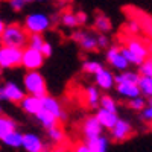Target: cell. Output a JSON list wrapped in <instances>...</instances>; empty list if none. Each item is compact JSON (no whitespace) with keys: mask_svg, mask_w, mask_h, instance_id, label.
<instances>
[{"mask_svg":"<svg viewBox=\"0 0 152 152\" xmlns=\"http://www.w3.org/2000/svg\"><path fill=\"white\" fill-rule=\"evenodd\" d=\"M21 137H23V134L18 129H15V131H12L11 134H8L5 137L3 140H2V143L6 145V146H9V148L17 149V148H21Z\"/></svg>","mask_w":152,"mask_h":152,"instance_id":"cell-23","label":"cell"},{"mask_svg":"<svg viewBox=\"0 0 152 152\" xmlns=\"http://www.w3.org/2000/svg\"><path fill=\"white\" fill-rule=\"evenodd\" d=\"M3 88V96H5V100H8V102L11 104H20L23 97L26 96V93H24V90L15 82H6L5 85H2Z\"/></svg>","mask_w":152,"mask_h":152,"instance_id":"cell-11","label":"cell"},{"mask_svg":"<svg viewBox=\"0 0 152 152\" xmlns=\"http://www.w3.org/2000/svg\"><path fill=\"white\" fill-rule=\"evenodd\" d=\"M120 53H122V56L126 59V62H128V64H134V59H132V55L129 53V50L126 49L125 46H122L120 47Z\"/></svg>","mask_w":152,"mask_h":152,"instance_id":"cell-38","label":"cell"},{"mask_svg":"<svg viewBox=\"0 0 152 152\" xmlns=\"http://www.w3.org/2000/svg\"><path fill=\"white\" fill-rule=\"evenodd\" d=\"M102 126L99 125L96 116H88L82 122V134L85 137V140H91L99 135H102Z\"/></svg>","mask_w":152,"mask_h":152,"instance_id":"cell-12","label":"cell"},{"mask_svg":"<svg viewBox=\"0 0 152 152\" xmlns=\"http://www.w3.org/2000/svg\"><path fill=\"white\" fill-rule=\"evenodd\" d=\"M43 152H47V151H43Z\"/></svg>","mask_w":152,"mask_h":152,"instance_id":"cell-47","label":"cell"},{"mask_svg":"<svg viewBox=\"0 0 152 152\" xmlns=\"http://www.w3.org/2000/svg\"><path fill=\"white\" fill-rule=\"evenodd\" d=\"M116 91L125 99H134L137 96H142L138 91V87L134 84H116Z\"/></svg>","mask_w":152,"mask_h":152,"instance_id":"cell-18","label":"cell"},{"mask_svg":"<svg viewBox=\"0 0 152 152\" xmlns=\"http://www.w3.org/2000/svg\"><path fill=\"white\" fill-rule=\"evenodd\" d=\"M96 43H97V49H108L110 38L107 37V34H99L96 37Z\"/></svg>","mask_w":152,"mask_h":152,"instance_id":"cell-35","label":"cell"},{"mask_svg":"<svg viewBox=\"0 0 152 152\" xmlns=\"http://www.w3.org/2000/svg\"><path fill=\"white\" fill-rule=\"evenodd\" d=\"M44 59L46 58L41 55V52H38V50H35V49L24 47L21 50V66L28 72L40 70L44 64Z\"/></svg>","mask_w":152,"mask_h":152,"instance_id":"cell-6","label":"cell"},{"mask_svg":"<svg viewBox=\"0 0 152 152\" xmlns=\"http://www.w3.org/2000/svg\"><path fill=\"white\" fill-rule=\"evenodd\" d=\"M21 148L26 152H43L44 143L40 135H37L34 132H26L21 137Z\"/></svg>","mask_w":152,"mask_h":152,"instance_id":"cell-13","label":"cell"},{"mask_svg":"<svg viewBox=\"0 0 152 152\" xmlns=\"http://www.w3.org/2000/svg\"><path fill=\"white\" fill-rule=\"evenodd\" d=\"M140 75L134 70H123L122 73H119L117 76H114V84H134L137 85Z\"/></svg>","mask_w":152,"mask_h":152,"instance_id":"cell-20","label":"cell"},{"mask_svg":"<svg viewBox=\"0 0 152 152\" xmlns=\"http://www.w3.org/2000/svg\"><path fill=\"white\" fill-rule=\"evenodd\" d=\"M99 105H100V108H102V110H107V111H111V113H117V102L110 94L100 96Z\"/></svg>","mask_w":152,"mask_h":152,"instance_id":"cell-26","label":"cell"},{"mask_svg":"<svg viewBox=\"0 0 152 152\" xmlns=\"http://www.w3.org/2000/svg\"><path fill=\"white\" fill-rule=\"evenodd\" d=\"M137 87H138L140 94H143L148 99H151V96H152V78L140 76V79H138V82H137Z\"/></svg>","mask_w":152,"mask_h":152,"instance_id":"cell-24","label":"cell"},{"mask_svg":"<svg viewBox=\"0 0 152 152\" xmlns=\"http://www.w3.org/2000/svg\"><path fill=\"white\" fill-rule=\"evenodd\" d=\"M100 69H104V66L99 61H84L82 62V72L88 75H96Z\"/></svg>","mask_w":152,"mask_h":152,"instance_id":"cell-30","label":"cell"},{"mask_svg":"<svg viewBox=\"0 0 152 152\" xmlns=\"http://www.w3.org/2000/svg\"><path fill=\"white\" fill-rule=\"evenodd\" d=\"M23 84H24V93H28L31 96L43 97V96L47 94L46 79H44V76L38 70H32V72H26V73H24Z\"/></svg>","mask_w":152,"mask_h":152,"instance_id":"cell-2","label":"cell"},{"mask_svg":"<svg viewBox=\"0 0 152 152\" xmlns=\"http://www.w3.org/2000/svg\"><path fill=\"white\" fill-rule=\"evenodd\" d=\"M107 61L110 62V66H111L113 69H116V70H119V72L128 70V67H129V64L126 62V59L122 56L119 46H111V47H108V50H107Z\"/></svg>","mask_w":152,"mask_h":152,"instance_id":"cell-10","label":"cell"},{"mask_svg":"<svg viewBox=\"0 0 152 152\" xmlns=\"http://www.w3.org/2000/svg\"><path fill=\"white\" fill-rule=\"evenodd\" d=\"M3 100H5V96H3V88L0 87V104H2Z\"/></svg>","mask_w":152,"mask_h":152,"instance_id":"cell-42","label":"cell"},{"mask_svg":"<svg viewBox=\"0 0 152 152\" xmlns=\"http://www.w3.org/2000/svg\"><path fill=\"white\" fill-rule=\"evenodd\" d=\"M3 29H5V21L2 20V17H0V34L3 32Z\"/></svg>","mask_w":152,"mask_h":152,"instance_id":"cell-41","label":"cell"},{"mask_svg":"<svg viewBox=\"0 0 152 152\" xmlns=\"http://www.w3.org/2000/svg\"><path fill=\"white\" fill-rule=\"evenodd\" d=\"M140 119L146 120L148 123H151V120H152V107H151V102H148L146 107L140 111Z\"/></svg>","mask_w":152,"mask_h":152,"instance_id":"cell-34","label":"cell"},{"mask_svg":"<svg viewBox=\"0 0 152 152\" xmlns=\"http://www.w3.org/2000/svg\"><path fill=\"white\" fill-rule=\"evenodd\" d=\"M18 105H21V108H23L24 113L31 114V116H37V114L41 111V97L26 94Z\"/></svg>","mask_w":152,"mask_h":152,"instance_id":"cell-14","label":"cell"},{"mask_svg":"<svg viewBox=\"0 0 152 152\" xmlns=\"http://www.w3.org/2000/svg\"><path fill=\"white\" fill-rule=\"evenodd\" d=\"M34 2H37V3H43V2H46V0H34Z\"/></svg>","mask_w":152,"mask_h":152,"instance_id":"cell-45","label":"cell"},{"mask_svg":"<svg viewBox=\"0 0 152 152\" xmlns=\"http://www.w3.org/2000/svg\"><path fill=\"white\" fill-rule=\"evenodd\" d=\"M140 76H148V78H152V59L148 58L145 59L140 66H138V72Z\"/></svg>","mask_w":152,"mask_h":152,"instance_id":"cell-31","label":"cell"},{"mask_svg":"<svg viewBox=\"0 0 152 152\" xmlns=\"http://www.w3.org/2000/svg\"><path fill=\"white\" fill-rule=\"evenodd\" d=\"M111 28H113V24L108 15L102 14V12H97L94 17V29H97L99 34H107L111 31Z\"/></svg>","mask_w":152,"mask_h":152,"instance_id":"cell-21","label":"cell"},{"mask_svg":"<svg viewBox=\"0 0 152 152\" xmlns=\"http://www.w3.org/2000/svg\"><path fill=\"white\" fill-rule=\"evenodd\" d=\"M125 47L128 49L129 53L132 55L134 66H140L145 59L151 58V44L148 41H143L142 38H137V37L126 38Z\"/></svg>","mask_w":152,"mask_h":152,"instance_id":"cell-3","label":"cell"},{"mask_svg":"<svg viewBox=\"0 0 152 152\" xmlns=\"http://www.w3.org/2000/svg\"><path fill=\"white\" fill-rule=\"evenodd\" d=\"M72 40L75 43H78L85 52H94L97 50V43H96V37L90 32L85 31H75L72 34Z\"/></svg>","mask_w":152,"mask_h":152,"instance_id":"cell-9","label":"cell"},{"mask_svg":"<svg viewBox=\"0 0 152 152\" xmlns=\"http://www.w3.org/2000/svg\"><path fill=\"white\" fill-rule=\"evenodd\" d=\"M126 32H128L131 37H135L138 32L142 31V28H140V23H138V20H135V18H131V20H128V23H126Z\"/></svg>","mask_w":152,"mask_h":152,"instance_id":"cell-33","label":"cell"},{"mask_svg":"<svg viewBox=\"0 0 152 152\" xmlns=\"http://www.w3.org/2000/svg\"><path fill=\"white\" fill-rule=\"evenodd\" d=\"M110 132H111V138L114 142H126L134 134V129H132V125L128 120L117 119L116 125L110 129Z\"/></svg>","mask_w":152,"mask_h":152,"instance_id":"cell-7","label":"cell"},{"mask_svg":"<svg viewBox=\"0 0 152 152\" xmlns=\"http://www.w3.org/2000/svg\"><path fill=\"white\" fill-rule=\"evenodd\" d=\"M94 76V81H96V85L99 87V88H102V90H111V88L116 85L114 84V75L110 72V70H107V69H100L96 75H93Z\"/></svg>","mask_w":152,"mask_h":152,"instance_id":"cell-15","label":"cell"},{"mask_svg":"<svg viewBox=\"0 0 152 152\" xmlns=\"http://www.w3.org/2000/svg\"><path fill=\"white\" fill-rule=\"evenodd\" d=\"M37 120L40 122L41 125H43V128H46V129H49V128H52V126H55V125H58V119L56 117H53L52 114H49V113H46V111H40L37 114Z\"/></svg>","mask_w":152,"mask_h":152,"instance_id":"cell-25","label":"cell"},{"mask_svg":"<svg viewBox=\"0 0 152 152\" xmlns=\"http://www.w3.org/2000/svg\"><path fill=\"white\" fill-rule=\"evenodd\" d=\"M50 26V17L44 12H32L26 18H24L23 28L28 34H44Z\"/></svg>","mask_w":152,"mask_h":152,"instance_id":"cell-4","label":"cell"},{"mask_svg":"<svg viewBox=\"0 0 152 152\" xmlns=\"http://www.w3.org/2000/svg\"><path fill=\"white\" fill-rule=\"evenodd\" d=\"M3 114V107H2V104H0V116Z\"/></svg>","mask_w":152,"mask_h":152,"instance_id":"cell-43","label":"cell"},{"mask_svg":"<svg viewBox=\"0 0 152 152\" xmlns=\"http://www.w3.org/2000/svg\"><path fill=\"white\" fill-rule=\"evenodd\" d=\"M61 2H64V3H72L73 0H61Z\"/></svg>","mask_w":152,"mask_h":152,"instance_id":"cell-44","label":"cell"},{"mask_svg":"<svg viewBox=\"0 0 152 152\" xmlns=\"http://www.w3.org/2000/svg\"><path fill=\"white\" fill-rule=\"evenodd\" d=\"M28 37L29 34L24 31L23 24H18V23L5 24L3 32L0 34L2 46H9V47H15L21 50L24 47H28Z\"/></svg>","mask_w":152,"mask_h":152,"instance_id":"cell-1","label":"cell"},{"mask_svg":"<svg viewBox=\"0 0 152 152\" xmlns=\"http://www.w3.org/2000/svg\"><path fill=\"white\" fill-rule=\"evenodd\" d=\"M73 152H90V151H88V148H87L85 143H78V145L73 148Z\"/></svg>","mask_w":152,"mask_h":152,"instance_id":"cell-40","label":"cell"},{"mask_svg":"<svg viewBox=\"0 0 152 152\" xmlns=\"http://www.w3.org/2000/svg\"><path fill=\"white\" fill-rule=\"evenodd\" d=\"M61 18V23H62V26H66L69 29H75L76 26H78V21H76V15L73 14L72 11H66L64 14H61L59 15Z\"/></svg>","mask_w":152,"mask_h":152,"instance_id":"cell-28","label":"cell"},{"mask_svg":"<svg viewBox=\"0 0 152 152\" xmlns=\"http://www.w3.org/2000/svg\"><path fill=\"white\" fill-rule=\"evenodd\" d=\"M75 15H76V21H78V26H79V24L82 26V24H85V23H87V20H88V15L85 14V12H82V11L76 12Z\"/></svg>","mask_w":152,"mask_h":152,"instance_id":"cell-39","label":"cell"},{"mask_svg":"<svg viewBox=\"0 0 152 152\" xmlns=\"http://www.w3.org/2000/svg\"><path fill=\"white\" fill-rule=\"evenodd\" d=\"M0 47H2V38H0Z\"/></svg>","mask_w":152,"mask_h":152,"instance_id":"cell-46","label":"cell"},{"mask_svg":"<svg viewBox=\"0 0 152 152\" xmlns=\"http://www.w3.org/2000/svg\"><path fill=\"white\" fill-rule=\"evenodd\" d=\"M21 66V49L2 46L0 47V70L17 69Z\"/></svg>","mask_w":152,"mask_h":152,"instance_id":"cell-5","label":"cell"},{"mask_svg":"<svg viewBox=\"0 0 152 152\" xmlns=\"http://www.w3.org/2000/svg\"><path fill=\"white\" fill-rule=\"evenodd\" d=\"M85 145L90 152H107L108 151V138L99 135L91 140H85Z\"/></svg>","mask_w":152,"mask_h":152,"instance_id":"cell-17","label":"cell"},{"mask_svg":"<svg viewBox=\"0 0 152 152\" xmlns=\"http://www.w3.org/2000/svg\"><path fill=\"white\" fill-rule=\"evenodd\" d=\"M96 119H97L99 125L102 126V128H105V129H111L113 126L116 125L119 116H117V113H111V111H107V110L99 108L97 113H96Z\"/></svg>","mask_w":152,"mask_h":152,"instance_id":"cell-16","label":"cell"},{"mask_svg":"<svg viewBox=\"0 0 152 152\" xmlns=\"http://www.w3.org/2000/svg\"><path fill=\"white\" fill-rule=\"evenodd\" d=\"M99 99H100V94L96 87L90 85L85 88V102L90 108H96L99 105Z\"/></svg>","mask_w":152,"mask_h":152,"instance_id":"cell-22","label":"cell"},{"mask_svg":"<svg viewBox=\"0 0 152 152\" xmlns=\"http://www.w3.org/2000/svg\"><path fill=\"white\" fill-rule=\"evenodd\" d=\"M41 110L49 113V114H52V116L56 117L58 120H64L66 119V113H64V110H62L61 102L53 96L46 94V96L41 97Z\"/></svg>","mask_w":152,"mask_h":152,"instance_id":"cell-8","label":"cell"},{"mask_svg":"<svg viewBox=\"0 0 152 152\" xmlns=\"http://www.w3.org/2000/svg\"><path fill=\"white\" fill-rule=\"evenodd\" d=\"M8 2H9L11 9H14L15 12L23 11V8L26 6V2H24V0H8Z\"/></svg>","mask_w":152,"mask_h":152,"instance_id":"cell-37","label":"cell"},{"mask_svg":"<svg viewBox=\"0 0 152 152\" xmlns=\"http://www.w3.org/2000/svg\"><path fill=\"white\" fill-rule=\"evenodd\" d=\"M0 3H2V0H0Z\"/></svg>","mask_w":152,"mask_h":152,"instance_id":"cell-48","label":"cell"},{"mask_svg":"<svg viewBox=\"0 0 152 152\" xmlns=\"http://www.w3.org/2000/svg\"><path fill=\"white\" fill-rule=\"evenodd\" d=\"M15 129H17V122L14 119H11L9 116L2 114L0 116V140H3L8 134H11Z\"/></svg>","mask_w":152,"mask_h":152,"instance_id":"cell-19","label":"cell"},{"mask_svg":"<svg viewBox=\"0 0 152 152\" xmlns=\"http://www.w3.org/2000/svg\"><path fill=\"white\" fill-rule=\"evenodd\" d=\"M47 137L50 138L52 143L58 145V143H61L62 140H64V131H62V128L59 125H55V126L47 129Z\"/></svg>","mask_w":152,"mask_h":152,"instance_id":"cell-27","label":"cell"},{"mask_svg":"<svg viewBox=\"0 0 152 152\" xmlns=\"http://www.w3.org/2000/svg\"><path fill=\"white\" fill-rule=\"evenodd\" d=\"M44 41L46 40H44L43 34H29V37H28V47L35 49V50L40 52V49H41Z\"/></svg>","mask_w":152,"mask_h":152,"instance_id":"cell-29","label":"cell"},{"mask_svg":"<svg viewBox=\"0 0 152 152\" xmlns=\"http://www.w3.org/2000/svg\"><path fill=\"white\" fill-rule=\"evenodd\" d=\"M148 102H151V100H148ZM148 102L145 100L143 96H137V97H134V99H129V108L134 110V111H138V113H140V111L146 107Z\"/></svg>","mask_w":152,"mask_h":152,"instance_id":"cell-32","label":"cell"},{"mask_svg":"<svg viewBox=\"0 0 152 152\" xmlns=\"http://www.w3.org/2000/svg\"><path fill=\"white\" fill-rule=\"evenodd\" d=\"M40 52H41V55L44 58H50V56H52V53H53V47H52V44H50L49 41H44L43 46H41V49H40Z\"/></svg>","mask_w":152,"mask_h":152,"instance_id":"cell-36","label":"cell"}]
</instances>
